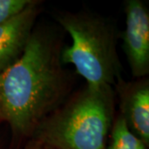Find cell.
Here are the masks:
<instances>
[{
  "mask_svg": "<svg viewBox=\"0 0 149 149\" xmlns=\"http://www.w3.org/2000/svg\"><path fill=\"white\" fill-rule=\"evenodd\" d=\"M32 0H0V24L18 15Z\"/></svg>",
  "mask_w": 149,
  "mask_h": 149,
  "instance_id": "obj_8",
  "label": "cell"
},
{
  "mask_svg": "<svg viewBox=\"0 0 149 149\" xmlns=\"http://www.w3.org/2000/svg\"><path fill=\"white\" fill-rule=\"evenodd\" d=\"M42 2H32L18 15L0 24V73L21 56L34 30Z\"/></svg>",
  "mask_w": 149,
  "mask_h": 149,
  "instance_id": "obj_6",
  "label": "cell"
},
{
  "mask_svg": "<svg viewBox=\"0 0 149 149\" xmlns=\"http://www.w3.org/2000/svg\"><path fill=\"white\" fill-rule=\"evenodd\" d=\"M105 149H149V146L129 130L123 118L117 113Z\"/></svg>",
  "mask_w": 149,
  "mask_h": 149,
  "instance_id": "obj_7",
  "label": "cell"
},
{
  "mask_svg": "<svg viewBox=\"0 0 149 149\" xmlns=\"http://www.w3.org/2000/svg\"><path fill=\"white\" fill-rule=\"evenodd\" d=\"M115 101L112 86L86 84L46 118L31 139L51 149H105Z\"/></svg>",
  "mask_w": 149,
  "mask_h": 149,
  "instance_id": "obj_2",
  "label": "cell"
},
{
  "mask_svg": "<svg viewBox=\"0 0 149 149\" xmlns=\"http://www.w3.org/2000/svg\"><path fill=\"white\" fill-rule=\"evenodd\" d=\"M119 112L129 130L149 146V78L127 81L119 77L113 85Z\"/></svg>",
  "mask_w": 149,
  "mask_h": 149,
  "instance_id": "obj_5",
  "label": "cell"
},
{
  "mask_svg": "<svg viewBox=\"0 0 149 149\" xmlns=\"http://www.w3.org/2000/svg\"><path fill=\"white\" fill-rule=\"evenodd\" d=\"M19 149H51L48 148L47 147L43 146L41 143H39L38 142L33 140V139H30L27 141Z\"/></svg>",
  "mask_w": 149,
  "mask_h": 149,
  "instance_id": "obj_9",
  "label": "cell"
},
{
  "mask_svg": "<svg viewBox=\"0 0 149 149\" xmlns=\"http://www.w3.org/2000/svg\"><path fill=\"white\" fill-rule=\"evenodd\" d=\"M61 46L53 31L33 30L21 56L0 73V121L11 130L12 148H21L40 124L64 103L72 76L61 61Z\"/></svg>",
  "mask_w": 149,
  "mask_h": 149,
  "instance_id": "obj_1",
  "label": "cell"
},
{
  "mask_svg": "<svg viewBox=\"0 0 149 149\" xmlns=\"http://www.w3.org/2000/svg\"><path fill=\"white\" fill-rule=\"evenodd\" d=\"M55 18L71 38V44L61 50L62 63L74 65L86 84L113 87L122 76L116 24L90 11L59 12Z\"/></svg>",
  "mask_w": 149,
  "mask_h": 149,
  "instance_id": "obj_3",
  "label": "cell"
},
{
  "mask_svg": "<svg viewBox=\"0 0 149 149\" xmlns=\"http://www.w3.org/2000/svg\"><path fill=\"white\" fill-rule=\"evenodd\" d=\"M125 28L119 37L135 79L149 74V8L142 0H126L123 3Z\"/></svg>",
  "mask_w": 149,
  "mask_h": 149,
  "instance_id": "obj_4",
  "label": "cell"
}]
</instances>
